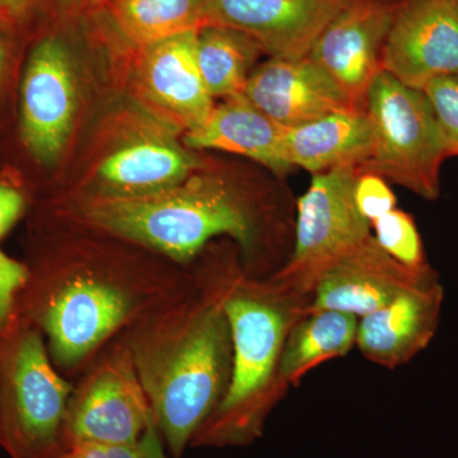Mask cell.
I'll return each instance as SVG.
<instances>
[{
  "label": "cell",
  "instance_id": "obj_1",
  "mask_svg": "<svg viewBox=\"0 0 458 458\" xmlns=\"http://www.w3.org/2000/svg\"><path fill=\"white\" fill-rule=\"evenodd\" d=\"M107 242L50 240L36 233L25 260L29 278L20 319L38 328L54 366L74 379L96 354L140 319L181 297L194 283L180 264L107 232Z\"/></svg>",
  "mask_w": 458,
  "mask_h": 458
},
{
  "label": "cell",
  "instance_id": "obj_2",
  "mask_svg": "<svg viewBox=\"0 0 458 458\" xmlns=\"http://www.w3.org/2000/svg\"><path fill=\"white\" fill-rule=\"evenodd\" d=\"M209 243L192 261L189 291L123 331L153 420L171 458H181L221 403L233 366L225 294L240 262Z\"/></svg>",
  "mask_w": 458,
  "mask_h": 458
},
{
  "label": "cell",
  "instance_id": "obj_3",
  "mask_svg": "<svg viewBox=\"0 0 458 458\" xmlns=\"http://www.w3.org/2000/svg\"><path fill=\"white\" fill-rule=\"evenodd\" d=\"M63 214L191 264L214 238L228 237L247 273L267 270L288 236V205L276 190H251L221 174L135 197H87Z\"/></svg>",
  "mask_w": 458,
  "mask_h": 458
},
{
  "label": "cell",
  "instance_id": "obj_4",
  "mask_svg": "<svg viewBox=\"0 0 458 458\" xmlns=\"http://www.w3.org/2000/svg\"><path fill=\"white\" fill-rule=\"evenodd\" d=\"M311 303L312 295L247 276L238 262L225 294L233 345L231 382L190 447L242 448L261 438L267 418L291 390L280 378L286 336Z\"/></svg>",
  "mask_w": 458,
  "mask_h": 458
},
{
  "label": "cell",
  "instance_id": "obj_5",
  "mask_svg": "<svg viewBox=\"0 0 458 458\" xmlns=\"http://www.w3.org/2000/svg\"><path fill=\"white\" fill-rule=\"evenodd\" d=\"M72 390L40 331L20 319L0 342V448L9 458H56L65 451Z\"/></svg>",
  "mask_w": 458,
  "mask_h": 458
},
{
  "label": "cell",
  "instance_id": "obj_6",
  "mask_svg": "<svg viewBox=\"0 0 458 458\" xmlns=\"http://www.w3.org/2000/svg\"><path fill=\"white\" fill-rule=\"evenodd\" d=\"M366 113L372 125V152L358 170L437 200L442 165L451 155L427 93L381 71L367 93Z\"/></svg>",
  "mask_w": 458,
  "mask_h": 458
},
{
  "label": "cell",
  "instance_id": "obj_7",
  "mask_svg": "<svg viewBox=\"0 0 458 458\" xmlns=\"http://www.w3.org/2000/svg\"><path fill=\"white\" fill-rule=\"evenodd\" d=\"M72 382L63 428L64 450L140 442L153 415L123 333Z\"/></svg>",
  "mask_w": 458,
  "mask_h": 458
},
{
  "label": "cell",
  "instance_id": "obj_8",
  "mask_svg": "<svg viewBox=\"0 0 458 458\" xmlns=\"http://www.w3.org/2000/svg\"><path fill=\"white\" fill-rule=\"evenodd\" d=\"M358 176L355 165L313 174L309 190L297 200L293 249L271 279L312 295L331 265L372 236V225L355 204Z\"/></svg>",
  "mask_w": 458,
  "mask_h": 458
},
{
  "label": "cell",
  "instance_id": "obj_9",
  "mask_svg": "<svg viewBox=\"0 0 458 458\" xmlns=\"http://www.w3.org/2000/svg\"><path fill=\"white\" fill-rule=\"evenodd\" d=\"M14 98L16 140L27 164L50 170L73 131L77 73L68 42L44 33L26 49Z\"/></svg>",
  "mask_w": 458,
  "mask_h": 458
},
{
  "label": "cell",
  "instance_id": "obj_10",
  "mask_svg": "<svg viewBox=\"0 0 458 458\" xmlns=\"http://www.w3.org/2000/svg\"><path fill=\"white\" fill-rule=\"evenodd\" d=\"M382 71L424 89L458 73V12L448 0H400L381 57Z\"/></svg>",
  "mask_w": 458,
  "mask_h": 458
},
{
  "label": "cell",
  "instance_id": "obj_11",
  "mask_svg": "<svg viewBox=\"0 0 458 458\" xmlns=\"http://www.w3.org/2000/svg\"><path fill=\"white\" fill-rule=\"evenodd\" d=\"M399 3L349 0L309 54L364 110L370 84L382 71V50Z\"/></svg>",
  "mask_w": 458,
  "mask_h": 458
},
{
  "label": "cell",
  "instance_id": "obj_12",
  "mask_svg": "<svg viewBox=\"0 0 458 458\" xmlns=\"http://www.w3.org/2000/svg\"><path fill=\"white\" fill-rule=\"evenodd\" d=\"M349 0H201L208 25L251 36L270 57L307 56Z\"/></svg>",
  "mask_w": 458,
  "mask_h": 458
},
{
  "label": "cell",
  "instance_id": "obj_13",
  "mask_svg": "<svg viewBox=\"0 0 458 458\" xmlns=\"http://www.w3.org/2000/svg\"><path fill=\"white\" fill-rule=\"evenodd\" d=\"M197 38L186 32L143 47L135 66L140 98L185 134L201 128L216 105L199 69Z\"/></svg>",
  "mask_w": 458,
  "mask_h": 458
},
{
  "label": "cell",
  "instance_id": "obj_14",
  "mask_svg": "<svg viewBox=\"0 0 458 458\" xmlns=\"http://www.w3.org/2000/svg\"><path fill=\"white\" fill-rule=\"evenodd\" d=\"M436 274L438 271L432 267L421 270L403 267L378 245L372 233L322 274L310 312L333 310L361 318Z\"/></svg>",
  "mask_w": 458,
  "mask_h": 458
},
{
  "label": "cell",
  "instance_id": "obj_15",
  "mask_svg": "<svg viewBox=\"0 0 458 458\" xmlns=\"http://www.w3.org/2000/svg\"><path fill=\"white\" fill-rule=\"evenodd\" d=\"M243 96L286 129L336 111L364 110L309 55L270 57L255 66Z\"/></svg>",
  "mask_w": 458,
  "mask_h": 458
},
{
  "label": "cell",
  "instance_id": "obj_16",
  "mask_svg": "<svg viewBox=\"0 0 458 458\" xmlns=\"http://www.w3.org/2000/svg\"><path fill=\"white\" fill-rule=\"evenodd\" d=\"M443 302L445 288L436 274L360 318L355 346L370 363L400 369L432 343L441 322Z\"/></svg>",
  "mask_w": 458,
  "mask_h": 458
},
{
  "label": "cell",
  "instance_id": "obj_17",
  "mask_svg": "<svg viewBox=\"0 0 458 458\" xmlns=\"http://www.w3.org/2000/svg\"><path fill=\"white\" fill-rule=\"evenodd\" d=\"M200 170V162L174 140L140 137L114 148L95 174L87 197H135L179 185ZM80 199V198H78Z\"/></svg>",
  "mask_w": 458,
  "mask_h": 458
},
{
  "label": "cell",
  "instance_id": "obj_18",
  "mask_svg": "<svg viewBox=\"0 0 458 458\" xmlns=\"http://www.w3.org/2000/svg\"><path fill=\"white\" fill-rule=\"evenodd\" d=\"M285 129L242 95L214 105L207 123L198 131L186 132L185 144L191 149L247 157L276 174H285L293 168L286 159Z\"/></svg>",
  "mask_w": 458,
  "mask_h": 458
},
{
  "label": "cell",
  "instance_id": "obj_19",
  "mask_svg": "<svg viewBox=\"0 0 458 458\" xmlns=\"http://www.w3.org/2000/svg\"><path fill=\"white\" fill-rule=\"evenodd\" d=\"M284 143L292 167L312 174L343 165L360 168L372 152V125L366 110L336 111L285 129Z\"/></svg>",
  "mask_w": 458,
  "mask_h": 458
},
{
  "label": "cell",
  "instance_id": "obj_20",
  "mask_svg": "<svg viewBox=\"0 0 458 458\" xmlns=\"http://www.w3.org/2000/svg\"><path fill=\"white\" fill-rule=\"evenodd\" d=\"M358 321L355 316L333 310L309 312L298 319L283 349L282 381L289 388L298 387L321 364L346 357L355 346Z\"/></svg>",
  "mask_w": 458,
  "mask_h": 458
},
{
  "label": "cell",
  "instance_id": "obj_21",
  "mask_svg": "<svg viewBox=\"0 0 458 458\" xmlns=\"http://www.w3.org/2000/svg\"><path fill=\"white\" fill-rule=\"evenodd\" d=\"M261 54L258 41L231 27L207 25L198 31L199 69L213 98L242 96Z\"/></svg>",
  "mask_w": 458,
  "mask_h": 458
},
{
  "label": "cell",
  "instance_id": "obj_22",
  "mask_svg": "<svg viewBox=\"0 0 458 458\" xmlns=\"http://www.w3.org/2000/svg\"><path fill=\"white\" fill-rule=\"evenodd\" d=\"M104 5L123 38L140 49L208 25L201 0H108Z\"/></svg>",
  "mask_w": 458,
  "mask_h": 458
},
{
  "label": "cell",
  "instance_id": "obj_23",
  "mask_svg": "<svg viewBox=\"0 0 458 458\" xmlns=\"http://www.w3.org/2000/svg\"><path fill=\"white\" fill-rule=\"evenodd\" d=\"M373 236L391 258L409 269L430 267L414 218L399 208L372 223Z\"/></svg>",
  "mask_w": 458,
  "mask_h": 458
},
{
  "label": "cell",
  "instance_id": "obj_24",
  "mask_svg": "<svg viewBox=\"0 0 458 458\" xmlns=\"http://www.w3.org/2000/svg\"><path fill=\"white\" fill-rule=\"evenodd\" d=\"M29 278L25 261L0 249V342L20 324L18 300Z\"/></svg>",
  "mask_w": 458,
  "mask_h": 458
},
{
  "label": "cell",
  "instance_id": "obj_25",
  "mask_svg": "<svg viewBox=\"0 0 458 458\" xmlns=\"http://www.w3.org/2000/svg\"><path fill=\"white\" fill-rule=\"evenodd\" d=\"M423 90L432 104L451 157L458 156V73L436 78Z\"/></svg>",
  "mask_w": 458,
  "mask_h": 458
},
{
  "label": "cell",
  "instance_id": "obj_26",
  "mask_svg": "<svg viewBox=\"0 0 458 458\" xmlns=\"http://www.w3.org/2000/svg\"><path fill=\"white\" fill-rule=\"evenodd\" d=\"M0 171V241L30 213L32 198L20 174Z\"/></svg>",
  "mask_w": 458,
  "mask_h": 458
},
{
  "label": "cell",
  "instance_id": "obj_27",
  "mask_svg": "<svg viewBox=\"0 0 458 458\" xmlns=\"http://www.w3.org/2000/svg\"><path fill=\"white\" fill-rule=\"evenodd\" d=\"M355 204L370 225L396 207V197L384 177L360 172L354 190Z\"/></svg>",
  "mask_w": 458,
  "mask_h": 458
},
{
  "label": "cell",
  "instance_id": "obj_28",
  "mask_svg": "<svg viewBox=\"0 0 458 458\" xmlns=\"http://www.w3.org/2000/svg\"><path fill=\"white\" fill-rule=\"evenodd\" d=\"M17 27L0 21V114L5 98L16 92L20 75V33Z\"/></svg>",
  "mask_w": 458,
  "mask_h": 458
},
{
  "label": "cell",
  "instance_id": "obj_29",
  "mask_svg": "<svg viewBox=\"0 0 458 458\" xmlns=\"http://www.w3.org/2000/svg\"><path fill=\"white\" fill-rule=\"evenodd\" d=\"M45 0H0V21L22 30Z\"/></svg>",
  "mask_w": 458,
  "mask_h": 458
},
{
  "label": "cell",
  "instance_id": "obj_30",
  "mask_svg": "<svg viewBox=\"0 0 458 458\" xmlns=\"http://www.w3.org/2000/svg\"><path fill=\"white\" fill-rule=\"evenodd\" d=\"M82 458H146L140 442L132 445H86L73 448Z\"/></svg>",
  "mask_w": 458,
  "mask_h": 458
},
{
  "label": "cell",
  "instance_id": "obj_31",
  "mask_svg": "<svg viewBox=\"0 0 458 458\" xmlns=\"http://www.w3.org/2000/svg\"><path fill=\"white\" fill-rule=\"evenodd\" d=\"M140 443L141 445H143L146 458H171L168 456L167 450H165V443L162 441L161 436H159L155 420L150 421L146 433L141 437Z\"/></svg>",
  "mask_w": 458,
  "mask_h": 458
},
{
  "label": "cell",
  "instance_id": "obj_32",
  "mask_svg": "<svg viewBox=\"0 0 458 458\" xmlns=\"http://www.w3.org/2000/svg\"><path fill=\"white\" fill-rule=\"evenodd\" d=\"M56 458H82L81 454L75 450H65L63 454H60Z\"/></svg>",
  "mask_w": 458,
  "mask_h": 458
},
{
  "label": "cell",
  "instance_id": "obj_33",
  "mask_svg": "<svg viewBox=\"0 0 458 458\" xmlns=\"http://www.w3.org/2000/svg\"><path fill=\"white\" fill-rule=\"evenodd\" d=\"M84 2L90 5V7H98V5H104L108 0H84Z\"/></svg>",
  "mask_w": 458,
  "mask_h": 458
},
{
  "label": "cell",
  "instance_id": "obj_34",
  "mask_svg": "<svg viewBox=\"0 0 458 458\" xmlns=\"http://www.w3.org/2000/svg\"><path fill=\"white\" fill-rule=\"evenodd\" d=\"M448 2H450L451 4L454 5V7L456 8V11L458 12V0H448Z\"/></svg>",
  "mask_w": 458,
  "mask_h": 458
},
{
  "label": "cell",
  "instance_id": "obj_35",
  "mask_svg": "<svg viewBox=\"0 0 458 458\" xmlns=\"http://www.w3.org/2000/svg\"><path fill=\"white\" fill-rule=\"evenodd\" d=\"M62 2H66V0H62Z\"/></svg>",
  "mask_w": 458,
  "mask_h": 458
}]
</instances>
